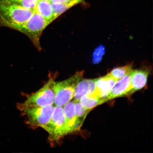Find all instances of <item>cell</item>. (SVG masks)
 <instances>
[{"label":"cell","instance_id":"1","mask_svg":"<svg viewBox=\"0 0 153 153\" xmlns=\"http://www.w3.org/2000/svg\"><path fill=\"white\" fill-rule=\"evenodd\" d=\"M34 12L32 10L0 0V26L11 28L16 25L24 23Z\"/></svg>","mask_w":153,"mask_h":153},{"label":"cell","instance_id":"2","mask_svg":"<svg viewBox=\"0 0 153 153\" xmlns=\"http://www.w3.org/2000/svg\"><path fill=\"white\" fill-rule=\"evenodd\" d=\"M50 24L41 15L34 10L33 14L26 22L14 26L11 28L27 36L36 48L40 51L41 50L40 39L42 34Z\"/></svg>","mask_w":153,"mask_h":153},{"label":"cell","instance_id":"3","mask_svg":"<svg viewBox=\"0 0 153 153\" xmlns=\"http://www.w3.org/2000/svg\"><path fill=\"white\" fill-rule=\"evenodd\" d=\"M17 107L24 115L27 122L32 127L43 129L49 123L54 110L55 105L43 107H27L20 104Z\"/></svg>","mask_w":153,"mask_h":153},{"label":"cell","instance_id":"4","mask_svg":"<svg viewBox=\"0 0 153 153\" xmlns=\"http://www.w3.org/2000/svg\"><path fill=\"white\" fill-rule=\"evenodd\" d=\"M83 72L76 73L68 79L60 82H55V106L63 107L74 98L75 87L78 82L82 79Z\"/></svg>","mask_w":153,"mask_h":153},{"label":"cell","instance_id":"5","mask_svg":"<svg viewBox=\"0 0 153 153\" xmlns=\"http://www.w3.org/2000/svg\"><path fill=\"white\" fill-rule=\"evenodd\" d=\"M44 129L49 134L51 145L59 142L68 134L63 107L55 106L50 121Z\"/></svg>","mask_w":153,"mask_h":153},{"label":"cell","instance_id":"6","mask_svg":"<svg viewBox=\"0 0 153 153\" xmlns=\"http://www.w3.org/2000/svg\"><path fill=\"white\" fill-rule=\"evenodd\" d=\"M55 80L51 77L43 87L39 90L28 97L23 106L27 107H43L54 105Z\"/></svg>","mask_w":153,"mask_h":153},{"label":"cell","instance_id":"7","mask_svg":"<svg viewBox=\"0 0 153 153\" xmlns=\"http://www.w3.org/2000/svg\"><path fill=\"white\" fill-rule=\"evenodd\" d=\"M131 73L127 74L116 82L109 94L103 100L104 103L117 97L128 95L131 89Z\"/></svg>","mask_w":153,"mask_h":153},{"label":"cell","instance_id":"8","mask_svg":"<svg viewBox=\"0 0 153 153\" xmlns=\"http://www.w3.org/2000/svg\"><path fill=\"white\" fill-rule=\"evenodd\" d=\"M63 107L68 134L80 131L82 126L76 115L74 100L71 101Z\"/></svg>","mask_w":153,"mask_h":153},{"label":"cell","instance_id":"9","mask_svg":"<svg viewBox=\"0 0 153 153\" xmlns=\"http://www.w3.org/2000/svg\"><path fill=\"white\" fill-rule=\"evenodd\" d=\"M118 81L107 74L96 79V88L93 93L103 100L109 94L112 88Z\"/></svg>","mask_w":153,"mask_h":153},{"label":"cell","instance_id":"10","mask_svg":"<svg viewBox=\"0 0 153 153\" xmlns=\"http://www.w3.org/2000/svg\"><path fill=\"white\" fill-rule=\"evenodd\" d=\"M148 75L147 71L133 70L131 73V89L128 95L143 88L146 85Z\"/></svg>","mask_w":153,"mask_h":153},{"label":"cell","instance_id":"11","mask_svg":"<svg viewBox=\"0 0 153 153\" xmlns=\"http://www.w3.org/2000/svg\"><path fill=\"white\" fill-rule=\"evenodd\" d=\"M95 79H82L76 84L74 90V100H79L83 96L93 93L96 88Z\"/></svg>","mask_w":153,"mask_h":153},{"label":"cell","instance_id":"12","mask_svg":"<svg viewBox=\"0 0 153 153\" xmlns=\"http://www.w3.org/2000/svg\"><path fill=\"white\" fill-rule=\"evenodd\" d=\"M34 11L43 17L50 24L55 20L52 4L45 0H38Z\"/></svg>","mask_w":153,"mask_h":153},{"label":"cell","instance_id":"13","mask_svg":"<svg viewBox=\"0 0 153 153\" xmlns=\"http://www.w3.org/2000/svg\"><path fill=\"white\" fill-rule=\"evenodd\" d=\"M79 101L82 106L88 110H91L95 107L103 104L102 99L93 93L83 96Z\"/></svg>","mask_w":153,"mask_h":153},{"label":"cell","instance_id":"14","mask_svg":"<svg viewBox=\"0 0 153 153\" xmlns=\"http://www.w3.org/2000/svg\"><path fill=\"white\" fill-rule=\"evenodd\" d=\"M83 1V0H72L68 3L52 4L55 20L63 13Z\"/></svg>","mask_w":153,"mask_h":153},{"label":"cell","instance_id":"15","mask_svg":"<svg viewBox=\"0 0 153 153\" xmlns=\"http://www.w3.org/2000/svg\"><path fill=\"white\" fill-rule=\"evenodd\" d=\"M132 66L131 65L114 69L108 75L117 80H120L124 76L132 71Z\"/></svg>","mask_w":153,"mask_h":153},{"label":"cell","instance_id":"16","mask_svg":"<svg viewBox=\"0 0 153 153\" xmlns=\"http://www.w3.org/2000/svg\"><path fill=\"white\" fill-rule=\"evenodd\" d=\"M75 105V111L76 115L78 122L82 126L85 119L88 114L91 110L86 109L82 106L79 100H74Z\"/></svg>","mask_w":153,"mask_h":153},{"label":"cell","instance_id":"17","mask_svg":"<svg viewBox=\"0 0 153 153\" xmlns=\"http://www.w3.org/2000/svg\"><path fill=\"white\" fill-rule=\"evenodd\" d=\"M27 9L34 10L38 0H4Z\"/></svg>","mask_w":153,"mask_h":153},{"label":"cell","instance_id":"18","mask_svg":"<svg viewBox=\"0 0 153 153\" xmlns=\"http://www.w3.org/2000/svg\"><path fill=\"white\" fill-rule=\"evenodd\" d=\"M105 53V48L104 46L100 45L94 51L92 61L93 64H97L100 62Z\"/></svg>","mask_w":153,"mask_h":153},{"label":"cell","instance_id":"19","mask_svg":"<svg viewBox=\"0 0 153 153\" xmlns=\"http://www.w3.org/2000/svg\"><path fill=\"white\" fill-rule=\"evenodd\" d=\"M72 0H51V2L52 4H63L69 2Z\"/></svg>","mask_w":153,"mask_h":153},{"label":"cell","instance_id":"20","mask_svg":"<svg viewBox=\"0 0 153 153\" xmlns=\"http://www.w3.org/2000/svg\"><path fill=\"white\" fill-rule=\"evenodd\" d=\"M45 1H51V0H45Z\"/></svg>","mask_w":153,"mask_h":153}]
</instances>
